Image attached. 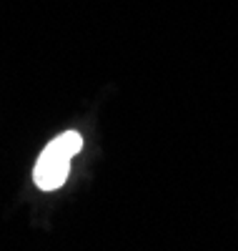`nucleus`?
Listing matches in <instances>:
<instances>
[{"mask_svg": "<svg viewBox=\"0 0 238 251\" xmlns=\"http://www.w3.org/2000/svg\"><path fill=\"white\" fill-rule=\"evenodd\" d=\"M83 149V138L78 131H66L58 138H53L46 149H43L35 169H33V181L43 191H55L66 183L68 171H71V158Z\"/></svg>", "mask_w": 238, "mask_h": 251, "instance_id": "nucleus-1", "label": "nucleus"}]
</instances>
